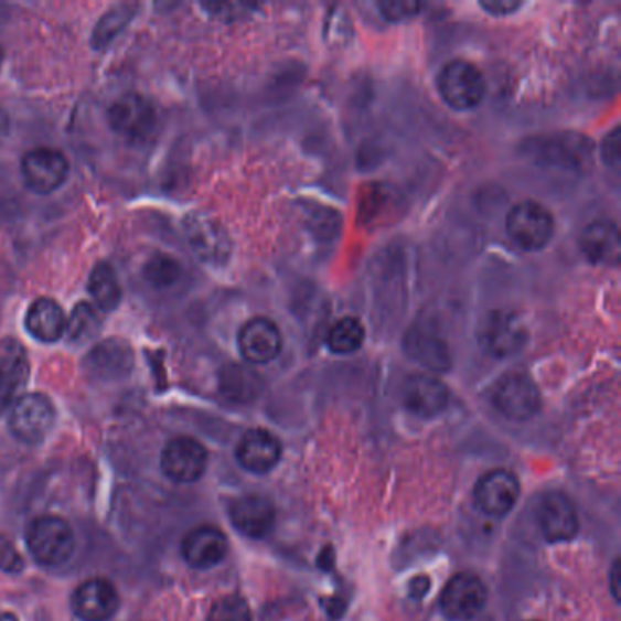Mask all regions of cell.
Returning <instances> with one entry per match:
<instances>
[{
    "mask_svg": "<svg viewBox=\"0 0 621 621\" xmlns=\"http://www.w3.org/2000/svg\"><path fill=\"white\" fill-rule=\"evenodd\" d=\"M595 144L580 133H554L528 139L523 144V152L534 162L545 167L564 168V170H581L592 161Z\"/></svg>",
    "mask_w": 621,
    "mask_h": 621,
    "instance_id": "1",
    "label": "cell"
},
{
    "mask_svg": "<svg viewBox=\"0 0 621 621\" xmlns=\"http://www.w3.org/2000/svg\"><path fill=\"white\" fill-rule=\"evenodd\" d=\"M26 542L35 561L46 567L66 564L75 550L74 528L58 516L35 517L28 527Z\"/></svg>",
    "mask_w": 621,
    "mask_h": 621,
    "instance_id": "2",
    "label": "cell"
},
{
    "mask_svg": "<svg viewBox=\"0 0 621 621\" xmlns=\"http://www.w3.org/2000/svg\"><path fill=\"white\" fill-rule=\"evenodd\" d=\"M441 99L454 110H472L486 94V81L475 64L454 58L445 64L438 77Z\"/></svg>",
    "mask_w": 621,
    "mask_h": 621,
    "instance_id": "3",
    "label": "cell"
},
{
    "mask_svg": "<svg viewBox=\"0 0 621 621\" xmlns=\"http://www.w3.org/2000/svg\"><path fill=\"white\" fill-rule=\"evenodd\" d=\"M506 232L522 250H544L554 235L553 214L542 203L523 201L506 215Z\"/></svg>",
    "mask_w": 621,
    "mask_h": 621,
    "instance_id": "4",
    "label": "cell"
},
{
    "mask_svg": "<svg viewBox=\"0 0 621 621\" xmlns=\"http://www.w3.org/2000/svg\"><path fill=\"white\" fill-rule=\"evenodd\" d=\"M494 407L514 421H527L539 413L542 396L536 383L523 372H508L492 387Z\"/></svg>",
    "mask_w": 621,
    "mask_h": 621,
    "instance_id": "5",
    "label": "cell"
},
{
    "mask_svg": "<svg viewBox=\"0 0 621 621\" xmlns=\"http://www.w3.org/2000/svg\"><path fill=\"white\" fill-rule=\"evenodd\" d=\"M108 122L125 141L141 144L156 133L157 111L152 103L141 95L126 94L111 105Z\"/></svg>",
    "mask_w": 621,
    "mask_h": 621,
    "instance_id": "6",
    "label": "cell"
},
{
    "mask_svg": "<svg viewBox=\"0 0 621 621\" xmlns=\"http://www.w3.org/2000/svg\"><path fill=\"white\" fill-rule=\"evenodd\" d=\"M478 340L486 354L494 357H511L522 352L527 343V326L516 313L508 310H492L481 319Z\"/></svg>",
    "mask_w": 621,
    "mask_h": 621,
    "instance_id": "7",
    "label": "cell"
},
{
    "mask_svg": "<svg viewBox=\"0 0 621 621\" xmlns=\"http://www.w3.org/2000/svg\"><path fill=\"white\" fill-rule=\"evenodd\" d=\"M55 425V407L39 392L19 397L10 413V430L19 441L39 445Z\"/></svg>",
    "mask_w": 621,
    "mask_h": 621,
    "instance_id": "8",
    "label": "cell"
},
{
    "mask_svg": "<svg viewBox=\"0 0 621 621\" xmlns=\"http://www.w3.org/2000/svg\"><path fill=\"white\" fill-rule=\"evenodd\" d=\"M69 162L55 148L41 147L28 152L22 159V178L28 189L38 194H52L68 179Z\"/></svg>",
    "mask_w": 621,
    "mask_h": 621,
    "instance_id": "9",
    "label": "cell"
},
{
    "mask_svg": "<svg viewBox=\"0 0 621 621\" xmlns=\"http://www.w3.org/2000/svg\"><path fill=\"white\" fill-rule=\"evenodd\" d=\"M208 452L197 439L179 436L162 449V472L178 483H194L206 470Z\"/></svg>",
    "mask_w": 621,
    "mask_h": 621,
    "instance_id": "10",
    "label": "cell"
},
{
    "mask_svg": "<svg viewBox=\"0 0 621 621\" xmlns=\"http://www.w3.org/2000/svg\"><path fill=\"white\" fill-rule=\"evenodd\" d=\"M486 587L478 576L456 575L441 592V611L454 621L478 617L486 603Z\"/></svg>",
    "mask_w": 621,
    "mask_h": 621,
    "instance_id": "11",
    "label": "cell"
},
{
    "mask_svg": "<svg viewBox=\"0 0 621 621\" xmlns=\"http://www.w3.org/2000/svg\"><path fill=\"white\" fill-rule=\"evenodd\" d=\"M475 503L486 516H505L516 505L520 483L508 470H492L481 475L474 489Z\"/></svg>",
    "mask_w": 621,
    "mask_h": 621,
    "instance_id": "12",
    "label": "cell"
},
{
    "mask_svg": "<svg viewBox=\"0 0 621 621\" xmlns=\"http://www.w3.org/2000/svg\"><path fill=\"white\" fill-rule=\"evenodd\" d=\"M282 349V334L272 319L254 318L240 329L239 350L251 365L276 360Z\"/></svg>",
    "mask_w": 621,
    "mask_h": 621,
    "instance_id": "13",
    "label": "cell"
},
{
    "mask_svg": "<svg viewBox=\"0 0 621 621\" xmlns=\"http://www.w3.org/2000/svg\"><path fill=\"white\" fill-rule=\"evenodd\" d=\"M401 399L403 405L419 418H433L449 405V390L436 377L414 374L403 383Z\"/></svg>",
    "mask_w": 621,
    "mask_h": 621,
    "instance_id": "14",
    "label": "cell"
},
{
    "mask_svg": "<svg viewBox=\"0 0 621 621\" xmlns=\"http://www.w3.org/2000/svg\"><path fill=\"white\" fill-rule=\"evenodd\" d=\"M119 609V595L105 578H92L78 585L74 611L83 621H108Z\"/></svg>",
    "mask_w": 621,
    "mask_h": 621,
    "instance_id": "15",
    "label": "cell"
},
{
    "mask_svg": "<svg viewBox=\"0 0 621 621\" xmlns=\"http://www.w3.org/2000/svg\"><path fill=\"white\" fill-rule=\"evenodd\" d=\"M28 376L30 361L24 346L15 340L0 341V416L11 403L17 401Z\"/></svg>",
    "mask_w": 621,
    "mask_h": 621,
    "instance_id": "16",
    "label": "cell"
},
{
    "mask_svg": "<svg viewBox=\"0 0 621 621\" xmlns=\"http://www.w3.org/2000/svg\"><path fill=\"white\" fill-rule=\"evenodd\" d=\"M538 523L548 542H565L578 533V514L569 497L561 492H550L538 506Z\"/></svg>",
    "mask_w": 621,
    "mask_h": 621,
    "instance_id": "17",
    "label": "cell"
},
{
    "mask_svg": "<svg viewBox=\"0 0 621 621\" xmlns=\"http://www.w3.org/2000/svg\"><path fill=\"white\" fill-rule=\"evenodd\" d=\"M234 527L248 538H265L276 523V508L268 497L246 494L231 505Z\"/></svg>",
    "mask_w": 621,
    "mask_h": 621,
    "instance_id": "18",
    "label": "cell"
},
{
    "mask_svg": "<svg viewBox=\"0 0 621 621\" xmlns=\"http://www.w3.org/2000/svg\"><path fill=\"white\" fill-rule=\"evenodd\" d=\"M228 554V539L221 528L201 525L183 539V556L194 569H210Z\"/></svg>",
    "mask_w": 621,
    "mask_h": 621,
    "instance_id": "19",
    "label": "cell"
},
{
    "mask_svg": "<svg viewBox=\"0 0 621 621\" xmlns=\"http://www.w3.org/2000/svg\"><path fill=\"white\" fill-rule=\"evenodd\" d=\"M581 251L592 265L618 267L621 256L620 228L614 221L600 220L585 226Z\"/></svg>",
    "mask_w": 621,
    "mask_h": 621,
    "instance_id": "20",
    "label": "cell"
},
{
    "mask_svg": "<svg viewBox=\"0 0 621 621\" xmlns=\"http://www.w3.org/2000/svg\"><path fill=\"white\" fill-rule=\"evenodd\" d=\"M186 237L203 261H225L231 254V239L225 228L212 217L190 215L186 220Z\"/></svg>",
    "mask_w": 621,
    "mask_h": 621,
    "instance_id": "21",
    "label": "cell"
},
{
    "mask_svg": "<svg viewBox=\"0 0 621 621\" xmlns=\"http://www.w3.org/2000/svg\"><path fill=\"white\" fill-rule=\"evenodd\" d=\"M281 443L274 433L263 428H251L240 438L237 461L254 474H265L281 460Z\"/></svg>",
    "mask_w": 621,
    "mask_h": 621,
    "instance_id": "22",
    "label": "cell"
},
{
    "mask_svg": "<svg viewBox=\"0 0 621 621\" xmlns=\"http://www.w3.org/2000/svg\"><path fill=\"white\" fill-rule=\"evenodd\" d=\"M68 319L57 301L50 298H39L30 304L26 312V330L35 340L53 343L66 334Z\"/></svg>",
    "mask_w": 621,
    "mask_h": 621,
    "instance_id": "23",
    "label": "cell"
},
{
    "mask_svg": "<svg viewBox=\"0 0 621 621\" xmlns=\"http://www.w3.org/2000/svg\"><path fill=\"white\" fill-rule=\"evenodd\" d=\"M405 350L414 361L428 371L445 372L450 368L449 346L439 335L424 329L410 330L405 340Z\"/></svg>",
    "mask_w": 621,
    "mask_h": 621,
    "instance_id": "24",
    "label": "cell"
},
{
    "mask_svg": "<svg viewBox=\"0 0 621 621\" xmlns=\"http://www.w3.org/2000/svg\"><path fill=\"white\" fill-rule=\"evenodd\" d=\"M133 365L130 346L125 341H105L88 355V368L94 376L119 377Z\"/></svg>",
    "mask_w": 621,
    "mask_h": 621,
    "instance_id": "25",
    "label": "cell"
},
{
    "mask_svg": "<svg viewBox=\"0 0 621 621\" xmlns=\"http://www.w3.org/2000/svg\"><path fill=\"white\" fill-rule=\"evenodd\" d=\"M89 296L94 299V303L105 312H111L119 307L120 292L119 279H117L116 270L110 263H99L95 265L94 270L89 274L88 281Z\"/></svg>",
    "mask_w": 621,
    "mask_h": 621,
    "instance_id": "26",
    "label": "cell"
},
{
    "mask_svg": "<svg viewBox=\"0 0 621 621\" xmlns=\"http://www.w3.org/2000/svg\"><path fill=\"white\" fill-rule=\"evenodd\" d=\"M259 388L261 377L246 366L228 365L221 372V392L232 401H251L259 394Z\"/></svg>",
    "mask_w": 621,
    "mask_h": 621,
    "instance_id": "27",
    "label": "cell"
},
{
    "mask_svg": "<svg viewBox=\"0 0 621 621\" xmlns=\"http://www.w3.org/2000/svg\"><path fill=\"white\" fill-rule=\"evenodd\" d=\"M366 330L357 318H343L332 324L326 345L334 354H354L365 343Z\"/></svg>",
    "mask_w": 621,
    "mask_h": 621,
    "instance_id": "28",
    "label": "cell"
},
{
    "mask_svg": "<svg viewBox=\"0 0 621 621\" xmlns=\"http://www.w3.org/2000/svg\"><path fill=\"white\" fill-rule=\"evenodd\" d=\"M100 326L103 321L94 304L78 303L66 324V334L72 343H88L99 335Z\"/></svg>",
    "mask_w": 621,
    "mask_h": 621,
    "instance_id": "29",
    "label": "cell"
},
{
    "mask_svg": "<svg viewBox=\"0 0 621 621\" xmlns=\"http://www.w3.org/2000/svg\"><path fill=\"white\" fill-rule=\"evenodd\" d=\"M144 279L157 288H168L181 279V265L168 254H156L144 265Z\"/></svg>",
    "mask_w": 621,
    "mask_h": 621,
    "instance_id": "30",
    "label": "cell"
},
{
    "mask_svg": "<svg viewBox=\"0 0 621 621\" xmlns=\"http://www.w3.org/2000/svg\"><path fill=\"white\" fill-rule=\"evenodd\" d=\"M208 621H251L250 607L240 596H223L210 609Z\"/></svg>",
    "mask_w": 621,
    "mask_h": 621,
    "instance_id": "31",
    "label": "cell"
},
{
    "mask_svg": "<svg viewBox=\"0 0 621 621\" xmlns=\"http://www.w3.org/2000/svg\"><path fill=\"white\" fill-rule=\"evenodd\" d=\"M382 11L383 19L390 22H403L418 17L425 10L424 2H413V0H383L377 4Z\"/></svg>",
    "mask_w": 621,
    "mask_h": 621,
    "instance_id": "32",
    "label": "cell"
},
{
    "mask_svg": "<svg viewBox=\"0 0 621 621\" xmlns=\"http://www.w3.org/2000/svg\"><path fill=\"white\" fill-rule=\"evenodd\" d=\"M22 567L24 564H22L21 554L17 553V548L11 542L0 536V569L10 575H17V572H21Z\"/></svg>",
    "mask_w": 621,
    "mask_h": 621,
    "instance_id": "33",
    "label": "cell"
},
{
    "mask_svg": "<svg viewBox=\"0 0 621 621\" xmlns=\"http://www.w3.org/2000/svg\"><path fill=\"white\" fill-rule=\"evenodd\" d=\"M122 8H117L116 11H111L108 15L100 21L99 28H97V35H95V41L97 42H106L110 41L114 35H116L117 30H119L125 22H120V19H128L130 13H120Z\"/></svg>",
    "mask_w": 621,
    "mask_h": 621,
    "instance_id": "34",
    "label": "cell"
},
{
    "mask_svg": "<svg viewBox=\"0 0 621 621\" xmlns=\"http://www.w3.org/2000/svg\"><path fill=\"white\" fill-rule=\"evenodd\" d=\"M601 157H603V161H606L609 167L617 168L618 164H620L621 137L618 128H614V130L606 137L603 147H601Z\"/></svg>",
    "mask_w": 621,
    "mask_h": 621,
    "instance_id": "35",
    "label": "cell"
},
{
    "mask_svg": "<svg viewBox=\"0 0 621 621\" xmlns=\"http://www.w3.org/2000/svg\"><path fill=\"white\" fill-rule=\"evenodd\" d=\"M481 8L492 15H508L512 11L520 10L522 2H517V0H491V2H481Z\"/></svg>",
    "mask_w": 621,
    "mask_h": 621,
    "instance_id": "36",
    "label": "cell"
},
{
    "mask_svg": "<svg viewBox=\"0 0 621 621\" xmlns=\"http://www.w3.org/2000/svg\"><path fill=\"white\" fill-rule=\"evenodd\" d=\"M620 559H617V564L612 565L611 570L612 595L617 600H620Z\"/></svg>",
    "mask_w": 621,
    "mask_h": 621,
    "instance_id": "37",
    "label": "cell"
},
{
    "mask_svg": "<svg viewBox=\"0 0 621 621\" xmlns=\"http://www.w3.org/2000/svg\"><path fill=\"white\" fill-rule=\"evenodd\" d=\"M8 130H10V119H8L4 111L0 110V141L4 139Z\"/></svg>",
    "mask_w": 621,
    "mask_h": 621,
    "instance_id": "38",
    "label": "cell"
},
{
    "mask_svg": "<svg viewBox=\"0 0 621 621\" xmlns=\"http://www.w3.org/2000/svg\"><path fill=\"white\" fill-rule=\"evenodd\" d=\"M0 621H19L10 612H0Z\"/></svg>",
    "mask_w": 621,
    "mask_h": 621,
    "instance_id": "39",
    "label": "cell"
},
{
    "mask_svg": "<svg viewBox=\"0 0 621 621\" xmlns=\"http://www.w3.org/2000/svg\"><path fill=\"white\" fill-rule=\"evenodd\" d=\"M2 58H4V53L0 50V66H2Z\"/></svg>",
    "mask_w": 621,
    "mask_h": 621,
    "instance_id": "40",
    "label": "cell"
}]
</instances>
